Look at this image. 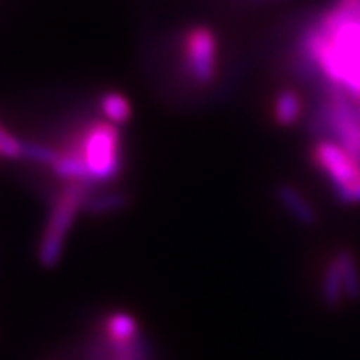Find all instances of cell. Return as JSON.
<instances>
[{
  "instance_id": "cell-1",
  "label": "cell",
  "mask_w": 360,
  "mask_h": 360,
  "mask_svg": "<svg viewBox=\"0 0 360 360\" xmlns=\"http://www.w3.org/2000/svg\"><path fill=\"white\" fill-rule=\"evenodd\" d=\"M183 77L192 82H209L216 70V37L209 27L196 26L183 35Z\"/></svg>"
}]
</instances>
